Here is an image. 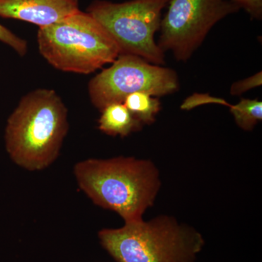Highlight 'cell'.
Returning <instances> with one entry per match:
<instances>
[{"label":"cell","mask_w":262,"mask_h":262,"mask_svg":"<svg viewBox=\"0 0 262 262\" xmlns=\"http://www.w3.org/2000/svg\"><path fill=\"white\" fill-rule=\"evenodd\" d=\"M230 113L236 124L243 130H253L262 120V102L258 99L242 98L235 105H230Z\"/></svg>","instance_id":"11"},{"label":"cell","mask_w":262,"mask_h":262,"mask_svg":"<svg viewBox=\"0 0 262 262\" xmlns=\"http://www.w3.org/2000/svg\"><path fill=\"white\" fill-rule=\"evenodd\" d=\"M37 44L43 58L56 70L82 75L113 63L120 54L102 26L87 11L80 10L40 27Z\"/></svg>","instance_id":"4"},{"label":"cell","mask_w":262,"mask_h":262,"mask_svg":"<svg viewBox=\"0 0 262 262\" xmlns=\"http://www.w3.org/2000/svg\"><path fill=\"white\" fill-rule=\"evenodd\" d=\"M170 0H130L115 3L94 0L86 11L116 43L120 54L141 57L152 64H165V53L155 42L162 11Z\"/></svg>","instance_id":"5"},{"label":"cell","mask_w":262,"mask_h":262,"mask_svg":"<svg viewBox=\"0 0 262 262\" xmlns=\"http://www.w3.org/2000/svg\"><path fill=\"white\" fill-rule=\"evenodd\" d=\"M98 237L116 262H196L206 244L195 228L165 215L103 229Z\"/></svg>","instance_id":"3"},{"label":"cell","mask_w":262,"mask_h":262,"mask_svg":"<svg viewBox=\"0 0 262 262\" xmlns=\"http://www.w3.org/2000/svg\"><path fill=\"white\" fill-rule=\"evenodd\" d=\"M112 63L93 77L88 86L90 100L100 111L112 103L123 102L134 93L159 97L174 94L180 87L175 71L141 57L120 54Z\"/></svg>","instance_id":"6"},{"label":"cell","mask_w":262,"mask_h":262,"mask_svg":"<svg viewBox=\"0 0 262 262\" xmlns=\"http://www.w3.org/2000/svg\"><path fill=\"white\" fill-rule=\"evenodd\" d=\"M125 107L142 125H151L161 110L159 98L146 92L134 93L127 96L123 102Z\"/></svg>","instance_id":"10"},{"label":"cell","mask_w":262,"mask_h":262,"mask_svg":"<svg viewBox=\"0 0 262 262\" xmlns=\"http://www.w3.org/2000/svg\"><path fill=\"white\" fill-rule=\"evenodd\" d=\"M79 10L78 0H0V17L35 24L39 28Z\"/></svg>","instance_id":"8"},{"label":"cell","mask_w":262,"mask_h":262,"mask_svg":"<svg viewBox=\"0 0 262 262\" xmlns=\"http://www.w3.org/2000/svg\"><path fill=\"white\" fill-rule=\"evenodd\" d=\"M74 174L95 204L115 212L125 222L143 220L161 187L155 163L134 157L82 160L75 164Z\"/></svg>","instance_id":"1"},{"label":"cell","mask_w":262,"mask_h":262,"mask_svg":"<svg viewBox=\"0 0 262 262\" xmlns=\"http://www.w3.org/2000/svg\"><path fill=\"white\" fill-rule=\"evenodd\" d=\"M167 7L158 46L179 61L192 57L215 24L241 10L229 0H170Z\"/></svg>","instance_id":"7"},{"label":"cell","mask_w":262,"mask_h":262,"mask_svg":"<svg viewBox=\"0 0 262 262\" xmlns=\"http://www.w3.org/2000/svg\"><path fill=\"white\" fill-rule=\"evenodd\" d=\"M208 103H217L229 106V103L222 98L211 97L208 94H194L189 97L182 103V110H189L196 107L200 105L208 104Z\"/></svg>","instance_id":"13"},{"label":"cell","mask_w":262,"mask_h":262,"mask_svg":"<svg viewBox=\"0 0 262 262\" xmlns=\"http://www.w3.org/2000/svg\"><path fill=\"white\" fill-rule=\"evenodd\" d=\"M261 77V72H259L245 80L234 82L230 89V94L233 96H239L249 90L259 87L262 83Z\"/></svg>","instance_id":"14"},{"label":"cell","mask_w":262,"mask_h":262,"mask_svg":"<svg viewBox=\"0 0 262 262\" xmlns=\"http://www.w3.org/2000/svg\"><path fill=\"white\" fill-rule=\"evenodd\" d=\"M241 9H244L252 19L261 20L262 0H229Z\"/></svg>","instance_id":"15"},{"label":"cell","mask_w":262,"mask_h":262,"mask_svg":"<svg viewBox=\"0 0 262 262\" xmlns=\"http://www.w3.org/2000/svg\"><path fill=\"white\" fill-rule=\"evenodd\" d=\"M98 129L107 135L125 137L141 130L143 125L122 103L108 105L101 111Z\"/></svg>","instance_id":"9"},{"label":"cell","mask_w":262,"mask_h":262,"mask_svg":"<svg viewBox=\"0 0 262 262\" xmlns=\"http://www.w3.org/2000/svg\"><path fill=\"white\" fill-rule=\"evenodd\" d=\"M0 42L10 46L20 56H24L28 51L27 41L0 24Z\"/></svg>","instance_id":"12"},{"label":"cell","mask_w":262,"mask_h":262,"mask_svg":"<svg viewBox=\"0 0 262 262\" xmlns=\"http://www.w3.org/2000/svg\"><path fill=\"white\" fill-rule=\"evenodd\" d=\"M68 130V110L59 95L36 89L21 98L8 117L5 148L18 166L44 170L58 158Z\"/></svg>","instance_id":"2"}]
</instances>
